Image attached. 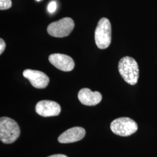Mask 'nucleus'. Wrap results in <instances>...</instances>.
Returning a JSON list of instances; mask_svg holds the SVG:
<instances>
[{"instance_id":"f257e3e1","label":"nucleus","mask_w":157,"mask_h":157,"mask_svg":"<svg viewBox=\"0 0 157 157\" xmlns=\"http://www.w3.org/2000/svg\"><path fill=\"white\" fill-rule=\"evenodd\" d=\"M118 70L124 80L128 84L135 85L137 83L139 69L134 58L130 56L122 58L118 63Z\"/></svg>"},{"instance_id":"f03ea898","label":"nucleus","mask_w":157,"mask_h":157,"mask_svg":"<svg viewBox=\"0 0 157 157\" xmlns=\"http://www.w3.org/2000/svg\"><path fill=\"white\" fill-rule=\"evenodd\" d=\"M21 130L17 122L11 118L0 119V140L4 144H11L20 136Z\"/></svg>"},{"instance_id":"7ed1b4c3","label":"nucleus","mask_w":157,"mask_h":157,"mask_svg":"<svg viewBox=\"0 0 157 157\" xmlns=\"http://www.w3.org/2000/svg\"><path fill=\"white\" fill-rule=\"evenodd\" d=\"M112 29L110 21L106 18L102 17L98 21L95 29L94 37L97 47L100 49H105L111 43Z\"/></svg>"},{"instance_id":"20e7f679","label":"nucleus","mask_w":157,"mask_h":157,"mask_svg":"<svg viewBox=\"0 0 157 157\" xmlns=\"http://www.w3.org/2000/svg\"><path fill=\"white\" fill-rule=\"evenodd\" d=\"M110 128L114 134L126 137L136 133L138 129V125L134 120L128 117H122L113 120Z\"/></svg>"},{"instance_id":"39448f33","label":"nucleus","mask_w":157,"mask_h":157,"mask_svg":"<svg viewBox=\"0 0 157 157\" xmlns=\"http://www.w3.org/2000/svg\"><path fill=\"white\" fill-rule=\"evenodd\" d=\"M75 27V23L71 17H64L51 23L47 28V32L55 37H64L69 36Z\"/></svg>"},{"instance_id":"423d86ee","label":"nucleus","mask_w":157,"mask_h":157,"mask_svg":"<svg viewBox=\"0 0 157 157\" xmlns=\"http://www.w3.org/2000/svg\"><path fill=\"white\" fill-rule=\"evenodd\" d=\"M23 75L28 78L31 84L36 89H44L50 82V78L45 73L36 70L26 69Z\"/></svg>"},{"instance_id":"0eeeda50","label":"nucleus","mask_w":157,"mask_h":157,"mask_svg":"<svg viewBox=\"0 0 157 157\" xmlns=\"http://www.w3.org/2000/svg\"><path fill=\"white\" fill-rule=\"evenodd\" d=\"M61 108L57 102L50 100H42L37 102L36 106V112L43 117H55L58 115Z\"/></svg>"},{"instance_id":"6e6552de","label":"nucleus","mask_w":157,"mask_h":157,"mask_svg":"<svg viewBox=\"0 0 157 157\" xmlns=\"http://www.w3.org/2000/svg\"><path fill=\"white\" fill-rule=\"evenodd\" d=\"M51 63L63 72H70L75 67V62L71 56L62 54H52L48 57Z\"/></svg>"},{"instance_id":"1a4fd4ad","label":"nucleus","mask_w":157,"mask_h":157,"mask_svg":"<svg viewBox=\"0 0 157 157\" xmlns=\"http://www.w3.org/2000/svg\"><path fill=\"white\" fill-rule=\"evenodd\" d=\"M78 99L84 105L94 106L102 100V95L98 91H92L88 88H83L79 91Z\"/></svg>"},{"instance_id":"9d476101","label":"nucleus","mask_w":157,"mask_h":157,"mask_svg":"<svg viewBox=\"0 0 157 157\" xmlns=\"http://www.w3.org/2000/svg\"><path fill=\"white\" fill-rule=\"evenodd\" d=\"M86 131L81 127H74L62 133L58 139L60 143H71L81 140L84 138Z\"/></svg>"},{"instance_id":"9b49d317","label":"nucleus","mask_w":157,"mask_h":157,"mask_svg":"<svg viewBox=\"0 0 157 157\" xmlns=\"http://www.w3.org/2000/svg\"><path fill=\"white\" fill-rule=\"evenodd\" d=\"M11 0H0V10H6L12 6Z\"/></svg>"},{"instance_id":"f8f14e48","label":"nucleus","mask_w":157,"mask_h":157,"mask_svg":"<svg viewBox=\"0 0 157 157\" xmlns=\"http://www.w3.org/2000/svg\"><path fill=\"white\" fill-rule=\"evenodd\" d=\"M56 3L55 1H52L48 6V11L50 13L56 11Z\"/></svg>"},{"instance_id":"ddd939ff","label":"nucleus","mask_w":157,"mask_h":157,"mask_svg":"<svg viewBox=\"0 0 157 157\" xmlns=\"http://www.w3.org/2000/svg\"><path fill=\"white\" fill-rule=\"evenodd\" d=\"M6 44L4 40L2 39H0V54L1 55L6 49Z\"/></svg>"},{"instance_id":"4468645a","label":"nucleus","mask_w":157,"mask_h":157,"mask_svg":"<svg viewBox=\"0 0 157 157\" xmlns=\"http://www.w3.org/2000/svg\"><path fill=\"white\" fill-rule=\"evenodd\" d=\"M67 157V155H63V154H55V155H52L49 157Z\"/></svg>"},{"instance_id":"2eb2a0df","label":"nucleus","mask_w":157,"mask_h":157,"mask_svg":"<svg viewBox=\"0 0 157 157\" xmlns=\"http://www.w3.org/2000/svg\"><path fill=\"white\" fill-rule=\"evenodd\" d=\"M37 1H41V0H36Z\"/></svg>"}]
</instances>
